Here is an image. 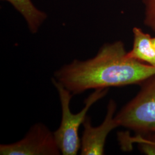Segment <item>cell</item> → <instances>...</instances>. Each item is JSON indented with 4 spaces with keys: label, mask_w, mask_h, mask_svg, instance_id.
<instances>
[{
    "label": "cell",
    "mask_w": 155,
    "mask_h": 155,
    "mask_svg": "<svg viewBox=\"0 0 155 155\" xmlns=\"http://www.w3.org/2000/svg\"><path fill=\"white\" fill-rule=\"evenodd\" d=\"M122 149L127 150V145L132 142L139 143L141 150L147 155H155V134L147 138L139 136L135 138L130 137L127 134L121 133L119 137Z\"/></svg>",
    "instance_id": "cell-8"
},
{
    "label": "cell",
    "mask_w": 155,
    "mask_h": 155,
    "mask_svg": "<svg viewBox=\"0 0 155 155\" xmlns=\"http://www.w3.org/2000/svg\"><path fill=\"white\" fill-rule=\"evenodd\" d=\"M52 82L58 91L61 107V123L59 128L54 132L56 143L62 155H77L81 147V140L78 133L79 127L83 124L91 106L105 96L108 89L95 90L84 101L85 106L83 109L77 114H73L70 109L73 95L54 78Z\"/></svg>",
    "instance_id": "cell-2"
},
{
    "label": "cell",
    "mask_w": 155,
    "mask_h": 155,
    "mask_svg": "<svg viewBox=\"0 0 155 155\" xmlns=\"http://www.w3.org/2000/svg\"><path fill=\"white\" fill-rule=\"evenodd\" d=\"M137 95L115 116L119 127L139 133H155V75L143 82Z\"/></svg>",
    "instance_id": "cell-3"
},
{
    "label": "cell",
    "mask_w": 155,
    "mask_h": 155,
    "mask_svg": "<svg viewBox=\"0 0 155 155\" xmlns=\"http://www.w3.org/2000/svg\"><path fill=\"white\" fill-rule=\"evenodd\" d=\"M11 3L28 24L32 33H36L47 18V15L35 7L31 0H3Z\"/></svg>",
    "instance_id": "cell-7"
},
{
    "label": "cell",
    "mask_w": 155,
    "mask_h": 155,
    "mask_svg": "<svg viewBox=\"0 0 155 155\" xmlns=\"http://www.w3.org/2000/svg\"><path fill=\"white\" fill-rule=\"evenodd\" d=\"M133 48L127 52V56L155 67V49L152 37L138 27L133 28Z\"/></svg>",
    "instance_id": "cell-6"
},
{
    "label": "cell",
    "mask_w": 155,
    "mask_h": 155,
    "mask_svg": "<svg viewBox=\"0 0 155 155\" xmlns=\"http://www.w3.org/2000/svg\"><path fill=\"white\" fill-rule=\"evenodd\" d=\"M154 75L155 67L129 58L118 41L104 45L93 58L63 66L54 78L74 95L90 89L140 84Z\"/></svg>",
    "instance_id": "cell-1"
},
{
    "label": "cell",
    "mask_w": 155,
    "mask_h": 155,
    "mask_svg": "<svg viewBox=\"0 0 155 155\" xmlns=\"http://www.w3.org/2000/svg\"><path fill=\"white\" fill-rule=\"evenodd\" d=\"M152 43L155 49V38H152Z\"/></svg>",
    "instance_id": "cell-10"
},
{
    "label": "cell",
    "mask_w": 155,
    "mask_h": 155,
    "mask_svg": "<svg viewBox=\"0 0 155 155\" xmlns=\"http://www.w3.org/2000/svg\"><path fill=\"white\" fill-rule=\"evenodd\" d=\"M61 153L54 132L41 123L32 126L21 140L0 145L1 155H59Z\"/></svg>",
    "instance_id": "cell-4"
},
{
    "label": "cell",
    "mask_w": 155,
    "mask_h": 155,
    "mask_svg": "<svg viewBox=\"0 0 155 155\" xmlns=\"http://www.w3.org/2000/svg\"><path fill=\"white\" fill-rule=\"evenodd\" d=\"M143 4L144 25L155 32V0H143Z\"/></svg>",
    "instance_id": "cell-9"
},
{
    "label": "cell",
    "mask_w": 155,
    "mask_h": 155,
    "mask_svg": "<svg viewBox=\"0 0 155 155\" xmlns=\"http://www.w3.org/2000/svg\"><path fill=\"white\" fill-rule=\"evenodd\" d=\"M116 103L110 100L107 107V113L103 122L98 127H93L89 117H86L83 122V132L81 139V154L101 155L104 154L106 140L111 130L118 127L115 119Z\"/></svg>",
    "instance_id": "cell-5"
}]
</instances>
